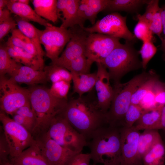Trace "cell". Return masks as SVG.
<instances>
[{
    "label": "cell",
    "mask_w": 165,
    "mask_h": 165,
    "mask_svg": "<svg viewBox=\"0 0 165 165\" xmlns=\"http://www.w3.org/2000/svg\"><path fill=\"white\" fill-rule=\"evenodd\" d=\"M90 95L68 101L62 114L71 125L87 140L94 133L107 124L106 114L99 108L97 99Z\"/></svg>",
    "instance_id": "6da1fadb"
},
{
    "label": "cell",
    "mask_w": 165,
    "mask_h": 165,
    "mask_svg": "<svg viewBox=\"0 0 165 165\" xmlns=\"http://www.w3.org/2000/svg\"><path fill=\"white\" fill-rule=\"evenodd\" d=\"M29 90L30 102L36 118L32 134L35 140L47 132L52 120L62 113L68 101L56 97L49 89L43 86H31Z\"/></svg>",
    "instance_id": "7a4b0ae2"
},
{
    "label": "cell",
    "mask_w": 165,
    "mask_h": 165,
    "mask_svg": "<svg viewBox=\"0 0 165 165\" xmlns=\"http://www.w3.org/2000/svg\"><path fill=\"white\" fill-rule=\"evenodd\" d=\"M87 142L93 164L120 165V127L102 126L94 133L90 141Z\"/></svg>",
    "instance_id": "3957f363"
},
{
    "label": "cell",
    "mask_w": 165,
    "mask_h": 165,
    "mask_svg": "<svg viewBox=\"0 0 165 165\" xmlns=\"http://www.w3.org/2000/svg\"><path fill=\"white\" fill-rule=\"evenodd\" d=\"M152 71L144 72L125 83L114 84V94L109 108L106 114L107 124L118 127L123 126L125 114L131 103L132 95L151 75Z\"/></svg>",
    "instance_id": "277c9868"
},
{
    "label": "cell",
    "mask_w": 165,
    "mask_h": 165,
    "mask_svg": "<svg viewBox=\"0 0 165 165\" xmlns=\"http://www.w3.org/2000/svg\"><path fill=\"white\" fill-rule=\"evenodd\" d=\"M134 42L125 41L115 48L101 63L108 70L110 79L115 84L120 82L127 73L142 68L139 59V51L134 47Z\"/></svg>",
    "instance_id": "5b68a950"
},
{
    "label": "cell",
    "mask_w": 165,
    "mask_h": 165,
    "mask_svg": "<svg viewBox=\"0 0 165 165\" xmlns=\"http://www.w3.org/2000/svg\"><path fill=\"white\" fill-rule=\"evenodd\" d=\"M52 139L62 146L73 151L82 152L88 142L76 130L61 114L52 120L46 133Z\"/></svg>",
    "instance_id": "8992f818"
},
{
    "label": "cell",
    "mask_w": 165,
    "mask_h": 165,
    "mask_svg": "<svg viewBox=\"0 0 165 165\" xmlns=\"http://www.w3.org/2000/svg\"><path fill=\"white\" fill-rule=\"evenodd\" d=\"M0 120L10 148V158L18 156L35 141L30 132L1 110Z\"/></svg>",
    "instance_id": "52a82bcc"
},
{
    "label": "cell",
    "mask_w": 165,
    "mask_h": 165,
    "mask_svg": "<svg viewBox=\"0 0 165 165\" xmlns=\"http://www.w3.org/2000/svg\"><path fill=\"white\" fill-rule=\"evenodd\" d=\"M30 91L5 77H0V110L13 115L20 108L30 103Z\"/></svg>",
    "instance_id": "ba28073f"
},
{
    "label": "cell",
    "mask_w": 165,
    "mask_h": 165,
    "mask_svg": "<svg viewBox=\"0 0 165 165\" xmlns=\"http://www.w3.org/2000/svg\"><path fill=\"white\" fill-rule=\"evenodd\" d=\"M126 19L117 12L110 13L84 29L89 33H99L135 43L136 38L127 27Z\"/></svg>",
    "instance_id": "9c48e42d"
},
{
    "label": "cell",
    "mask_w": 165,
    "mask_h": 165,
    "mask_svg": "<svg viewBox=\"0 0 165 165\" xmlns=\"http://www.w3.org/2000/svg\"><path fill=\"white\" fill-rule=\"evenodd\" d=\"M72 35L70 28H64L52 25L40 30L39 39L45 50V55L55 63Z\"/></svg>",
    "instance_id": "30bf717a"
},
{
    "label": "cell",
    "mask_w": 165,
    "mask_h": 165,
    "mask_svg": "<svg viewBox=\"0 0 165 165\" xmlns=\"http://www.w3.org/2000/svg\"><path fill=\"white\" fill-rule=\"evenodd\" d=\"M120 39L99 33H90L86 40L85 55L91 66L101 63L121 43Z\"/></svg>",
    "instance_id": "8fae6325"
},
{
    "label": "cell",
    "mask_w": 165,
    "mask_h": 165,
    "mask_svg": "<svg viewBox=\"0 0 165 165\" xmlns=\"http://www.w3.org/2000/svg\"><path fill=\"white\" fill-rule=\"evenodd\" d=\"M35 140L49 165H68L79 153L62 146L46 133Z\"/></svg>",
    "instance_id": "7c38bea8"
},
{
    "label": "cell",
    "mask_w": 165,
    "mask_h": 165,
    "mask_svg": "<svg viewBox=\"0 0 165 165\" xmlns=\"http://www.w3.org/2000/svg\"><path fill=\"white\" fill-rule=\"evenodd\" d=\"M121 138L120 165H143L138 153L139 131L132 127H120Z\"/></svg>",
    "instance_id": "4fadbf2b"
},
{
    "label": "cell",
    "mask_w": 165,
    "mask_h": 165,
    "mask_svg": "<svg viewBox=\"0 0 165 165\" xmlns=\"http://www.w3.org/2000/svg\"><path fill=\"white\" fill-rule=\"evenodd\" d=\"M70 28L72 37L61 55L55 63L51 64L64 67L70 61L85 55L86 40L90 33L78 25Z\"/></svg>",
    "instance_id": "5bb4252c"
},
{
    "label": "cell",
    "mask_w": 165,
    "mask_h": 165,
    "mask_svg": "<svg viewBox=\"0 0 165 165\" xmlns=\"http://www.w3.org/2000/svg\"><path fill=\"white\" fill-rule=\"evenodd\" d=\"M97 66L95 88L97 93V106L106 114L108 111L114 94V89L110 84V79L106 68L101 63Z\"/></svg>",
    "instance_id": "9a60e30c"
},
{
    "label": "cell",
    "mask_w": 165,
    "mask_h": 165,
    "mask_svg": "<svg viewBox=\"0 0 165 165\" xmlns=\"http://www.w3.org/2000/svg\"><path fill=\"white\" fill-rule=\"evenodd\" d=\"M80 0H58V16L62 21L60 27L68 29L75 25L80 27L78 10Z\"/></svg>",
    "instance_id": "2e32d148"
},
{
    "label": "cell",
    "mask_w": 165,
    "mask_h": 165,
    "mask_svg": "<svg viewBox=\"0 0 165 165\" xmlns=\"http://www.w3.org/2000/svg\"><path fill=\"white\" fill-rule=\"evenodd\" d=\"M108 0H81L78 10L80 27L84 28V24L88 20L92 25L95 24L97 14L103 11Z\"/></svg>",
    "instance_id": "e0dca14e"
},
{
    "label": "cell",
    "mask_w": 165,
    "mask_h": 165,
    "mask_svg": "<svg viewBox=\"0 0 165 165\" xmlns=\"http://www.w3.org/2000/svg\"><path fill=\"white\" fill-rule=\"evenodd\" d=\"M9 79L18 84L24 83L31 86L48 82L44 70H36L24 65H22Z\"/></svg>",
    "instance_id": "ac0fdd59"
},
{
    "label": "cell",
    "mask_w": 165,
    "mask_h": 165,
    "mask_svg": "<svg viewBox=\"0 0 165 165\" xmlns=\"http://www.w3.org/2000/svg\"><path fill=\"white\" fill-rule=\"evenodd\" d=\"M6 46L9 56L16 62L36 70H44V60L34 57L22 48L14 46L8 39Z\"/></svg>",
    "instance_id": "d6986e66"
},
{
    "label": "cell",
    "mask_w": 165,
    "mask_h": 165,
    "mask_svg": "<svg viewBox=\"0 0 165 165\" xmlns=\"http://www.w3.org/2000/svg\"><path fill=\"white\" fill-rule=\"evenodd\" d=\"M9 160L11 163L16 165H49L35 140L20 155L10 158Z\"/></svg>",
    "instance_id": "ffe728a7"
},
{
    "label": "cell",
    "mask_w": 165,
    "mask_h": 165,
    "mask_svg": "<svg viewBox=\"0 0 165 165\" xmlns=\"http://www.w3.org/2000/svg\"><path fill=\"white\" fill-rule=\"evenodd\" d=\"M7 7L11 13L29 21L37 23L45 28L52 25L47 20L39 16L29 5L9 0Z\"/></svg>",
    "instance_id": "44dd1931"
},
{
    "label": "cell",
    "mask_w": 165,
    "mask_h": 165,
    "mask_svg": "<svg viewBox=\"0 0 165 165\" xmlns=\"http://www.w3.org/2000/svg\"><path fill=\"white\" fill-rule=\"evenodd\" d=\"M164 105H159L148 110H144L141 116L132 127L140 131L146 129L158 130Z\"/></svg>",
    "instance_id": "7402d4cb"
},
{
    "label": "cell",
    "mask_w": 165,
    "mask_h": 165,
    "mask_svg": "<svg viewBox=\"0 0 165 165\" xmlns=\"http://www.w3.org/2000/svg\"><path fill=\"white\" fill-rule=\"evenodd\" d=\"M73 82V92L80 97L90 92L95 86L97 72L92 73H77L71 72Z\"/></svg>",
    "instance_id": "603a6c76"
},
{
    "label": "cell",
    "mask_w": 165,
    "mask_h": 165,
    "mask_svg": "<svg viewBox=\"0 0 165 165\" xmlns=\"http://www.w3.org/2000/svg\"><path fill=\"white\" fill-rule=\"evenodd\" d=\"M34 10L40 17L46 20L57 23L59 19L57 6V0L31 1Z\"/></svg>",
    "instance_id": "cb8c5ba5"
},
{
    "label": "cell",
    "mask_w": 165,
    "mask_h": 165,
    "mask_svg": "<svg viewBox=\"0 0 165 165\" xmlns=\"http://www.w3.org/2000/svg\"><path fill=\"white\" fill-rule=\"evenodd\" d=\"M149 1L148 0H108L103 11L111 13L118 11L136 13Z\"/></svg>",
    "instance_id": "d4e9b609"
},
{
    "label": "cell",
    "mask_w": 165,
    "mask_h": 165,
    "mask_svg": "<svg viewBox=\"0 0 165 165\" xmlns=\"http://www.w3.org/2000/svg\"><path fill=\"white\" fill-rule=\"evenodd\" d=\"M18 28L31 41L40 55L43 58L45 52L43 50L39 39L40 30L29 21L17 16L15 19Z\"/></svg>",
    "instance_id": "484cf974"
},
{
    "label": "cell",
    "mask_w": 165,
    "mask_h": 165,
    "mask_svg": "<svg viewBox=\"0 0 165 165\" xmlns=\"http://www.w3.org/2000/svg\"><path fill=\"white\" fill-rule=\"evenodd\" d=\"M143 165H165V147L161 137L143 156Z\"/></svg>",
    "instance_id": "4316f807"
},
{
    "label": "cell",
    "mask_w": 165,
    "mask_h": 165,
    "mask_svg": "<svg viewBox=\"0 0 165 165\" xmlns=\"http://www.w3.org/2000/svg\"><path fill=\"white\" fill-rule=\"evenodd\" d=\"M161 138L157 130L146 129L140 133L138 139V153L139 157L142 161L144 155Z\"/></svg>",
    "instance_id": "83f0119b"
},
{
    "label": "cell",
    "mask_w": 165,
    "mask_h": 165,
    "mask_svg": "<svg viewBox=\"0 0 165 165\" xmlns=\"http://www.w3.org/2000/svg\"><path fill=\"white\" fill-rule=\"evenodd\" d=\"M23 65L11 57L6 45L0 46V77L8 75L12 76Z\"/></svg>",
    "instance_id": "f1b7e54d"
},
{
    "label": "cell",
    "mask_w": 165,
    "mask_h": 165,
    "mask_svg": "<svg viewBox=\"0 0 165 165\" xmlns=\"http://www.w3.org/2000/svg\"><path fill=\"white\" fill-rule=\"evenodd\" d=\"M44 71L46 73L47 81L52 83L59 81L72 80L71 72L65 68L58 65L51 64L45 66Z\"/></svg>",
    "instance_id": "f546056e"
},
{
    "label": "cell",
    "mask_w": 165,
    "mask_h": 165,
    "mask_svg": "<svg viewBox=\"0 0 165 165\" xmlns=\"http://www.w3.org/2000/svg\"><path fill=\"white\" fill-rule=\"evenodd\" d=\"M11 32V35L8 39L13 45L22 48L31 54L35 51L34 44L18 28L12 30Z\"/></svg>",
    "instance_id": "4dcf8cb0"
},
{
    "label": "cell",
    "mask_w": 165,
    "mask_h": 165,
    "mask_svg": "<svg viewBox=\"0 0 165 165\" xmlns=\"http://www.w3.org/2000/svg\"><path fill=\"white\" fill-rule=\"evenodd\" d=\"M153 72L150 76L134 92L132 95L131 104L139 105L142 98L149 91L152 90L158 80Z\"/></svg>",
    "instance_id": "1f68e13d"
},
{
    "label": "cell",
    "mask_w": 165,
    "mask_h": 165,
    "mask_svg": "<svg viewBox=\"0 0 165 165\" xmlns=\"http://www.w3.org/2000/svg\"><path fill=\"white\" fill-rule=\"evenodd\" d=\"M91 67L85 55H83L70 61L63 67L71 72L87 74L90 73Z\"/></svg>",
    "instance_id": "d6a6232c"
},
{
    "label": "cell",
    "mask_w": 165,
    "mask_h": 165,
    "mask_svg": "<svg viewBox=\"0 0 165 165\" xmlns=\"http://www.w3.org/2000/svg\"><path fill=\"white\" fill-rule=\"evenodd\" d=\"M144 111L139 105L130 104L125 114L123 127H132L140 118Z\"/></svg>",
    "instance_id": "836d02e7"
},
{
    "label": "cell",
    "mask_w": 165,
    "mask_h": 165,
    "mask_svg": "<svg viewBox=\"0 0 165 165\" xmlns=\"http://www.w3.org/2000/svg\"><path fill=\"white\" fill-rule=\"evenodd\" d=\"M143 42L139 52L142 58V68L145 69L149 62L156 53L157 48L152 41L147 40Z\"/></svg>",
    "instance_id": "e575fe53"
},
{
    "label": "cell",
    "mask_w": 165,
    "mask_h": 165,
    "mask_svg": "<svg viewBox=\"0 0 165 165\" xmlns=\"http://www.w3.org/2000/svg\"><path fill=\"white\" fill-rule=\"evenodd\" d=\"M138 20V22L134 31V35L136 38L143 42L147 40L152 41L153 34L150 29L148 24L142 20Z\"/></svg>",
    "instance_id": "d590c367"
},
{
    "label": "cell",
    "mask_w": 165,
    "mask_h": 165,
    "mask_svg": "<svg viewBox=\"0 0 165 165\" xmlns=\"http://www.w3.org/2000/svg\"><path fill=\"white\" fill-rule=\"evenodd\" d=\"M71 82L62 80L52 83L49 89L50 93L53 96L59 99H67V95Z\"/></svg>",
    "instance_id": "8d00e7d4"
},
{
    "label": "cell",
    "mask_w": 165,
    "mask_h": 165,
    "mask_svg": "<svg viewBox=\"0 0 165 165\" xmlns=\"http://www.w3.org/2000/svg\"><path fill=\"white\" fill-rule=\"evenodd\" d=\"M159 2V1L158 0H149L146 5L145 13L142 15L138 14L136 16V19L145 21L149 26L155 14L160 8Z\"/></svg>",
    "instance_id": "74e56055"
},
{
    "label": "cell",
    "mask_w": 165,
    "mask_h": 165,
    "mask_svg": "<svg viewBox=\"0 0 165 165\" xmlns=\"http://www.w3.org/2000/svg\"><path fill=\"white\" fill-rule=\"evenodd\" d=\"M161 8L160 7L155 14L149 27L153 34H156L161 38L163 27L161 16Z\"/></svg>",
    "instance_id": "f35d334b"
},
{
    "label": "cell",
    "mask_w": 165,
    "mask_h": 165,
    "mask_svg": "<svg viewBox=\"0 0 165 165\" xmlns=\"http://www.w3.org/2000/svg\"><path fill=\"white\" fill-rule=\"evenodd\" d=\"M153 90L156 106L165 105V84L158 80L153 88Z\"/></svg>",
    "instance_id": "ab89813d"
},
{
    "label": "cell",
    "mask_w": 165,
    "mask_h": 165,
    "mask_svg": "<svg viewBox=\"0 0 165 165\" xmlns=\"http://www.w3.org/2000/svg\"><path fill=\"white\" fill-rule=\"evenodd\" d=\"M14 114L20 115L24 118L35 127L36 124V118L35 113L31 108L30 103L20 108Z\"/></svg>",
    "instance_id": "60d3db41"
},
{
    "label": "cell",
    "mask_w": 165,
    "mask_h": 165,
    "mask_svg": "<svg viewBox=\"0 0 165 165\" xmlns=\"http://www.w3.org/2000/svg\"><path fill=\"white\" fill-rule=\"evenodd\" d=\"M10 148L5 138L3 130L0 137V163L9 162Z\"/></svg>",
    "instance_id": "b9f144b4"
},
{
    "label": "cell",
    "mask_w": 165,
    "mask_h": 165,
    "mask_svg": "<svg viewBox=\"0 0 165 165\" xmlns=\"http://www.w3.org/2000/svg\"><path fill=\"white\" fill-rule=\"evenodd\" d=\"M138 105L144 110L151 109L157 106L155 101V95L153 88L142 98Z\"/></svg>",
    "instance_id": "7bdbcfd3"
},
{
    "label": "cell",
    "mask_w": 165,
    "mask_h": 165,
    "mask_svg": "<svg viewBox=\"0 0 165 165\" xmlns=\"http://www.w3.org/2000/svg\"><path fill=\"white\" fill-rule=\"evenodd\" d=\"M17 24L15 19L12 16L8 20L0 23V40L10 31L16 28Z\"/></svg>",
    "instance_id": "ee69618b"
},
{
    "label": "cell",
    "mask_w": 165,
    "mask_h": 165,
    "mask_svg": "<svg viewBox=\"0 0 165 165\" xmlns=\"http://www.w3.org/2000/svg\"><path fill=\"white\" fill-rule=\"evenodd\" d=\"M90 160L89 153L81 152L75 156L68 165H90Z\"/></svg>",
    "instance_id": "f6af8a7d"
},
{
    "label": "cell",
    "mask_w": 165,
    "mask_h": 165,
    "mask_svg": "<svg viewBox=\"0 0 165 165\" xmlns=\"http://www.w3.org/2000/svg\"><path fill=\"white\" fill-rule=\"evenodd\" d=\"M11 116L12 119L16 122L24 127L32 134L34 127L29 121L22 116L17 114H14Z\"/></svg>",
    "instance_id": "bcb514c9"
},
{
    "label": "cell",
    "mask_w": 165,
    "mask_h": 165,
    "mask_svg": "<svg viewBox=\"0 0 165 165\" xmlns=\"http://www.w3.org/2000/svg\"><path fill=\"white\" fill-rule=\"evenodd\" d=\"M10 12L7 7L0 9V23L8 20L11 17Z\"/></svg>",
    "instance_id": "7dc6e473"
},
{
    "label": "cell",
    "mask_w": 165,
    "mask_h": 165,
    "mask_svg": "<svg viewBox=\"0 0 165 165\" xmlns=\"http://www.w3.org/2000/svg\"><path fill=\"white\" fill-rule=\"evenodd\" d=\"M162 130L165 131V105L162 108L160 123L158 128V130Z\"/></svg>",
    "instance_id": "c3c4849f"
},
{
    "label": "cell",
    "mask_w": 165,
    "mask_h": 165,
    "mask_svg": "<svg viewBox=\"0 0 165 165\" xmlns=\"http://www.w3.org/2000/svg\"><path fill=\"white\" fill-rule=\"evenodd\" d=\"M160 13L163 27V31L164 34L165 35V5L162 8H161Z\"/></svg>",
    "instance_id": "681fc988"
},
{
    "label": "cell",
    "mask_w": 165,
    "mask_h": 165,
    "mask_svg": "<svg viewBox=\"0 0 165 165\" xmlns=\"http://www.w3.org/2000/svg\"><path fill=\"white\" fill-rule=\"evenodd\" d=\"M9 0H0V9L7 7Z\"/></svg>",
    "instance_id": "f907efd6"
},
{
    "label": "cell",
    "mask_w": 165,
    "mask_h": 165,
    "mask_svg": "<svg viewBox=\"0 0 165 165\" xmlns=\"http://www.w3.org/2000/svg\"><path fill=\"white\" fill-rule=\"evenodd\" d=\"M13 2H17L22 4L29 5L30 1L28 0H11Z\"/></svg>",
    "instance_id": "816d5d0a"
},
{
    "label": "cell",
    "mask_w": 165,
    "mask_h": 165,
    "mask_svg": "<svg viewBox=\"0 0 165 165\" xmlns=\"http://www.w3.org/2000/svg\"><path fill=\"white\" fill-rule=\"evenodd\" d=\"M161 39L162 41L161 48L165 54V36L164 38H161Z\"/></svg>",
    "instance_id": "f5cc1de1"
},
{
    "label": "cell",
    "mask_w": 165,
    "mask_h": 165,
    "mask_svg": "<svg viewBox=\"0 0 165 165\" xmlns=\"http://www.w3.org/2000/svg\"><path fill=\"white\" fill-rule=\"evenodd\" d=\"M0 165H16L11 163L9 161L2 163H1Z\"/></svg>",
    "instance_id": "db71d44e"
},
{
    "label": "cell",
    "mask_w": 165,
    "mask_h": 165,
    "mask_svg": "<svg viewBox=\"0 0 165 165\" xmlns=\"http://www.w3.org/2000/svg\"><path fill=\"white\" fill-rule=\"evenodd\" d=\"M164 131V132H165V131ZM163 143H164V146H165V139L164 141H163Z\"/></svg>",
    "instance_id": "11a10c76"
},
{
    "label": "cell",
    "mask_w": 165,
    "mask_h": 165,
    "mask_svg": "<svg viewBox=\"0 0 165 165\" xmlns=\"http://www.w3.org/2000/svg\"><path fill=\"white\" fill-rule=\"evenodd\" d=\"M93 165H94V164H93Z\"/></svg>",
    "instance_id": "9f6ffc18"
}]
</instances>
